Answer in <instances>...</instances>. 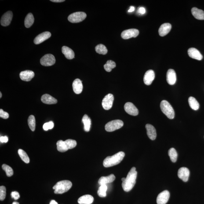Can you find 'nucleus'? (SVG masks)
Masks as SVG:
<instances>
[{
	"instance_id": "1",
	"label": "nucleus",
	"mask_w": 204,
	"mask_h": 204,
	"mask_svg": "<svg viewBox=\"0 0 204 204\" xmlns=\"http://www.w3.org/2000/svg\"><path fill=\"white\" fill-rule=\"evenodd\" d=\"M137 175V172L136 170V168H132L128 173L125 181H122V186L124 191L128 192L132 189L136 184Z\"/></svg>"
},
{
	"instance_id": "2",
	"label": "nucleus",
	"mask_w": 204,
	"mask_h": 204,
	"mask_svg": "<svg viewBox=\"0 0 204 204\" xmlns=\"http://www.w3.org/2000/svg\"><path fill=\"white\" fill-rule=\"evenodd\" d=\"M125 156V153L121 151L111 156L107 157L103 161V166L106 168L115 166L120 163Z\"/></svg>"
},
{
	"instance_id": "3",
	"label": "nucleus",
	"mask_w": 204,
	"mask_h": 204,
	"mask_svg": "<svg viewBox=\"0 0 204 204\" xmlns=\"http://www.w3.org/2000/svg\"><path fill=\"white\" fill-rule=\"evenodd\" d=\"M58 151L60 152H64L68 151L70 149H72L76 146V141L72 139H68L63 141L60 140L58 141L57 143Z\"/></svg>"
},
{
	"instance_id": "4",
	"label": "nucleus",
	"mask_w": 204,
	"mask_h": 204,
	"mask_svg": "<svg viewBox=\"0 0 204 204\" xmlns=\"http://www.w3.org/2000/svg\"><path fill=\"white\" fill-rule=\"evenodd\" d=\"M72 186V183L69 180H63L56 183L53 188L55 194H62L68 191Z\"/></svg>"
},
{
	"instance_id": "5",
	"label": "nucleus",
	"mask_w": 204,
	"mask_h": 204,
	"mask_svg": "<svg viewBox=\"0 0 204 204\" xmlns=\"http://www.w3.org/2000/svg\"><path fill=\"white\" fill-rule=\"evenodd\" d=\"M161 109L164 113L170 119H173L175 117L174 110L169 102L166 100L162 101L160 103Z\"/></svg>"
},
{
	"instance_id": "6",
	"label": "nucleus",
	"mask_w": 204,
	"mask_h": 204,
	"mask_svg": "<svg viewBox=\"0 0 204 204\" xmlns=\"http://www.w3.org/2000/svg\"><path fill=\"white\" fill-rule=\"evenodd\" d=\"M123 125V121L121 120H114L106 124L105 128L107 132H111L119 129Z\"/></svg>"
},
{
	"instance_id": "7",
	"label": "nucleus",
	"mask_w": 204,
	"mask_h": 204,
	"mask_svg": "<svg viewBox=\"0 0 204 204\" xmlns=\"http://www.w3.org/2000/svg\"><path fill=\"white\" fill-rule=\"evenodd\" d=\"M86 17L87 15L85 12H77L70 15L68 19L71 23H79L83 21Z\"/></svg>"
},
{
	"instance_id": "8",
	"label": "nucleus",
	"mask_w": 204,
	"mask_h": 204,
	"mask_svg": "<svg viewBox=\"0 0 204 204\" xmlns=\"http://www.w3.org/2000/svg\"><path fill=\"white\" fill-rule=\"evenodd\" d=\"M56 62L54 56L49 54L43 56L40 60L41 65L44 66H50L53 65Z\"/></svg>"
},
{
	"instance_id": "9",
	"label": "nucleus",
	"mask_w": 204,
	"mask_h": 204,
	"mask_svg": "<svg viewBox=\"0 0 204 204\" xmlns=\"http://www.w3.org/2000/svg\"><path fill=\"white\" fill-rule=\"evenodd\" d=\"M114 101V96L111 94H108L103 98L102 105L103 108L106 110L110 109L112 107Z\"/></svg>"
},
{
	"instance_id": "10",
	"label": "nucleus",
	"mask_w": 204,
	"mask_h": 204,
	"mask_svg": "<svg viewBox=\"0 0 204 204\" xmlns=\"http://www.w3.org/2000/svg\"><path fill=\"white\" fill-rule=\"evenodd\" d=\"M139 31L136 29H130L125 30L121 33V37L123 39H128L130 38H136L138 36Z\"/></svg>"
},
{
	"instance_id": "11",
	"label": "nucleus",
	"mask_w": 204,
	"mask_h": 204,
	"mask_svg": "<svg viewBox=\"0 0 204 204\" xmlns=\"http://www.w3.org/2000/svg\"><path fill=\"white\" fill-rule=\"evenodd\" d=\"M170 197V193L167 190L162 192L158 195L157 198V204H166Z\"/></svg>"
},
{
	"instance_id": "12",
	"label": "nucleus",
	"mask_w": 204,
	"mask_h": 204,
	"mask_svg": "<svg viewBox=\"0 0 204 204\" xmlns=\"http://www.w3.org/2000/svg\"><path fill=\"white\" fill-rule=\"evenodd\" d=\"M124 108L125 111L129 115L136 116L138 114V109L132 103L128 102L125 103L124 106Z\"/></svg>"
},
{
	"instance_id": "13",
	"label": "nucleus",
	"mask_w": 204,
	"mask_h": 204,
	"mask_svg": "<svg viewBox=\"0 0 204 204\" xmlns=\"http://www.w3.org/2000/svg\"><path fill=\"white\" fill-rule=\"evenodd\" d=\"M13 13L11 11H8L4 14L1 17V24L4 27L9 26L13 17Z\"/></svg>"
},
{
	"instance_id": "14",
	"label": "nucleus",
	"mask_w": 204,
	"mask_h": 204,
	"mask_svg": "<svg viewBox=\"0 0 204 204\" xmlns=\"http://www.w3.org/2000/svg\"><path fill=\"white\" fill-rule=\"evenodd\" d=\"M190 172L188 168L182 167L179 169L178 172V176L183 181L187 182L188 180Z\"/></svg>"
},
{
	"instance_id": "15",
	"label": "nucleus",
	"mask_w": 204,
	"mask_h": 204,
	"mask_svg": "<svg viewBox=\"0 0 204 204\" xmlns=\"http://www.w3.org/2000/svg\"><path fill=\"white\" fill-rule=\"evenodd\" d=\"M51 33L49 31H45L42 33L34 39V42L36 44H39L50 38Z\"/></svg>"
},
{
	"instance_id": "16",
	"label": "nucleus",
	"mask_w": 204,
	"mask_h": 204,
	"mask_svg": "<svg viewBox=\"0 0 204 204\" xmlns=\"http://www.w3.org/2000/svg\"><path fill=\"white\" fill-rule=\"evenodd\" d=\"M155 73L153 70H149L147 71L144 76V82L145 85H150L155 79Z\"/></svg>"
},
{
	"instance_id": "17",
	"label": "nucleus",
	"mask_w": 204,
	"mask_h": 204,
	"mask_svg": "<svg viewBox=\"0 0 204 204\" xmlns=\"http://www.w3.org/2000/svg\"><path fill=\"white\" fill-rule=\"evenodd\" d=\"M166 80L168 83L170 85H174L176 82V72L172 69L168 70L166 74Z\"/></svg>"
},
{
	"instance_id": "18",
	"label": "nucleus",
	"mask_w": 204,
	"mask_h": 204,
	"mask_svg": "<svg viewBox=\"0 0 204 204\" xmlns=\"http://www.w3.org/2000/svg\"><path fill=\"white\" fill-rule=\"evenodd\" d=\"M188 54L192 58L200 60L203 59V56L197 49L194 48H191L188 49Z\"/></svg>"
},
{
	"instance_id": "19",
	"label": "nucleus",
	"mask_w": 204,
	"mask_h": 204,
	"mask_svg": "<svg viewBox=\"0 0 204 204\" xmlns=\"http://www.w3.org/2000/svg\"><path fill=\"white\" fill-rule=\"evenodd\" d=\"M20 77L22 80L25 81H29L32 79L34 76V71L31 70H25L20 73Z\"/></svg>"
},
{
	"instance_id": "20",
	"label": "nucleus",
	"mask_w": 204,
	"mask_h": 204,
	"mask_svg": "<svg viewBox=\"0 0 204 204\" xmlns=\"http://www.w3.org/2000/svg\"><path fill=\"white\" fill-rule=\"evenodd\" d=\"M172 28L171 25L169 23H165L160 26L158 30L159 35L164 36L170 32Z\"/></svg>"
},
{
	"instance_id": "21",
	"label": "nucleus",
	"mask_w": 204,
	"mask_h": 204,
	"mask_svg": "<svg viewBox=\"0 0 204 204\" xmlns=\"http://www.w3.org/2000/svg\"><path fill=\"white\" fill-rule=\"evenodd\" d=\"M146 128L149 138L152 140H155L157 136L156 130L155 128L150 124H147L146 125Z\"/></svg>"
},
{
	"instance_id": "22",
	"label": "nucleus",
	"mask_w": 204,
	"mask_h": 204,
	"mask_svg": "<svg viewBox=\"0 0 204 204\" xmlns=\"http://www.w3.org/2000/svg\"><path fill=\"white\" fill-rule=\"evenodd\" d=\"M73 89L74 91L77 94H79L82 92L83 89V85L82 81L79 79H76L73 82L72 85Z\"/></svg>"
},
{
	"instance_id": "23",
	"label": "nucleus",
	"mask_w": 204,
	"mask_h": 204,
	"mask_svg": "<svg viewBox=\"0 0 204 204\" xmlns=\"http://www.w3.org/2000/svg\"><path fill=\"white\" fill-rule=\"evenodd\" d=\"M41 100L42 103L47 104H55L57 103V100L56 99L47 94L43 95Z\"/></svg>"
},
{
	"instance_id": "24",
	"label": "nucleus",
	"mask_w": 204,
	"mask_h": 204,
	"mask_svg": "<svg viewBox=\"0 0 204 204\" xmlns=\"http://www.w3.org/2000/svg\"><path fill=\"white\" fill-rule=\"evenodd\" d=\"M115 176L114 174H111L108 176H102L99 179L98 182L99 184L101 185L112 182L115 180Z\"/></svg>"
},
{
	"instance_id": "25",
	"label": "nucleus",
	"mask_w": 204,
	"mask_h": 204,
	"mask_svg": "<svg viewBox=\"0 0 204 204\" xmlns=\"http://www.w3.org/2000/svg\"><path fill=\"white\" fill-rule=\"evenodd\" d=\"M62 52L65 56L66 58L68 60H72L74 58V51L68 47L67 46L62 47Z\"/></svg>"
},
{
	"instance_id": "26",
	"label": "nucleus",
	"mask_w": 204,
	"mask_h": 204,
	"mask_svg": "<svg viewBox=\"0 0 204 204\" xmlns=\"http://www.w3.org/2000/svg\"><path fill=\"white\" fill-rule=\"evenodd\" d=\"M192 14L196 19L198 20H204V12L202 9L196 7L192 8L191 9Z\"/></svg>"
},
{
	"instance_id": "27",
	"label": "nucleus",
	"mask_w": 204,
	"mask_h": 204,
	"mask_svg": "<svg viewBox=\"0 0 204 204\" xmlns=\"http://www.w3.org/2000/svg\"><path fill=\"white\" fill-rule=\"evenodd\" d=\"M93 200L94 198L92 195H85L80 197L78 202L79 204H91L93 202Z\"/></svg>"
},
{
	"instance_id": "28",
	"label": "nucleus",
	"mask_w": 204,
	"mask_h": 204,
	"mask_svg": "<svg viewBox=\"0 0 204 204\" xmlns=\"http://www.w3.org/2000/svg\"><path fill=\"white\" fill-rule=\"evenodd\" d=\"M82 122L84 125V130L85 132H89L90 130L91 125V120L90 118L87 115L85 114L82 118Z\"/></svg>"
},
{
	"instance_id": "29",
	"label": "nucleus",
	"mask_w": 204,
	"mask_h": 204,
	"mask_svg": "<svg viewBox=\"0 0 204 204\" xmlns=\"http://www.w3.org/2000/svg\"><path fill=\"white\" fill-rule=\"evenodd\" d=\"M34 22V16L32 13H29L27 15L25 19V26L26 28H30L32 26Z\"/></svg>"
},
{
	"instance_id": "30",
	"label": "nucleus",
	"mask_w": 204,
	"mask_h": 204,
	"mask_svg": "<svg viewBox=\"0 0 204 204\" xmlns=\"http://www.w3.org/2000/svg\"><path fill=\"white\" fill-rule=\"evenodd\" d=\"M189 104L190 107L193 110L197 111L199 108L200 105L198 102L196 100L195 98L191 96L188 99Z\"/></svg>"
},
{
	"instance_id": "31",
	"label": "nucleus",
	"mask_w": 204,
	"mask_h": 204,
	"mask_svg": "<svg viewBox=\"0 0 204 204\" xmlns=\"http://www.w3.org/2000/svg\"><path fill=\"white\" fill-rule=\"evenodd\" d=\"M18 153L22 160L26 163H29L30 158L25 152L21 149H19L18 151Z\"/></svg>"
},
{
	"instance_id": "32",
	"label": "nucleus",
	"mask_w": 204,
	"mask_h": 204,
	"mask_svg": "<svg viewBox=\"0 0 204 204\" xmlns=\"http://www.w3.org/2000/svg\"><path fill=\"white\" fill-rule=\"evenodd\" d=\"M168 155L170 157L171 161L172 162H175L177 160L178 154L174 148H171L168 151Z\"/></svg>"
},
{
	"instance_id": "33",
	"label": "nucleus",
	"mask_w": 204,
	"mask_h": 204,
	"mask_svg": "<svg viewBox=\"0 0 204 204\" xmlns=\"http://www.w3.org/2000/svg\"><path fill=\"white\" fill-rule=\"evenodd\" d=\"M107 187L106 184L101 185L97 192L98 195L101 197H105L106 196Z\"/></svg>"
},
{
	"instance_id": "34",
	"label": "nucleus",
	"mask_w": 204,
	"mask_h": 204,
	"mask_svg": "<svg viewBox=\"0 0 204 204\" xmlns=\"http://www.w3.org/2000/svg\"><path fill=\"white\" fill-rule=\"evenodd\" d=\"M95 50L98 53L103 55L106 54L108 52L106 47L102 44L97 45L95 47Z\"/></svg>"
},
{
	"instance_id": "35",
	"label": "nucleus",
	"mask_w": 204,
	"mask_h": 204,
	"mask_svg": "<svg viewBox=\"0 0 204 204\" xmlns=\"http://www.w3.org/2000/svg\"><path fill=\"white\" fill-rule=\"evenodd\" d=\"M116 66L115 63L111 60H109L104 65V69L107 72H111L112 69L115 68Z\"/></svg>"
},
{
	"instance_id": "36",
	"label": "nucleus",
	"mask_w": 204,
	"mask_h": 204,
	"mask_svg": "<svg viewBox=\"0 0 204 204\" xmlns=\"http://www.w3.org/2000/svg\"><path fill=\"white\" fill-rule=\"evenodd\" d=\"M28 125L30 129L34 132L35 130L36 126V121L35 117L34 115H30L28 118Z\"/></svg>"
},
{
	"instance_id": "37",
	"label": "nucleus",
	"mask_w": 204,
	"mask_h": 204,
	"mask_svg": "<svg viewBox=\"0 0 204 204\" xmlns=\"http://www.w3.org/2000/svg\"><path fill=\"white\" fill-rule=\"evenodd\" d=\"M2 169L6 172L7 176L10 177L13 174V170L11 167L6 164H4L2 166Z\"/></svg>"
},
{
	"instance_id": "38",
	"label": "nucleus",
	"mask_w": 204,
	"mask_h": 204,
	"mask_svg": "<svg viewBox=\"0 0 204 204\" xmlns=\"http://www.w3.org/2000/svg\"><path fill=\"white\" fill-rule=\"evenodd\" d=\"M6 195V189L4 186L0 187V200L3 201Z\"/></svg>"
},
{
	"instance_id": "39",
	"label": "nucleus",
	"mask_w": 204,
	"mask_h": 204,
	"mask_svg": "<svg viewBox=\"0 0 204 204\" xmlns=\"http://www.w3.org/2000/svg\"><path fill=\"white\" fill-rule=\"evenodd\" d=\"M53 127L54 123L52 121H50L49 122L45 123L43 126L44 130L45 131L48 130L49 129H52Z\"/></svg>"
},
{
	"instance_id": "40",
	"label": "nucleus",
	"mask_w": 204,
	"mask_h": 204,
	"mask_svg": "<svg viewBox=\"0 0 204 204\" xmlns=\"http://www.w3.org/2000/svg\"><path fill=\"white\" fill-rule=\"evenodd\" d=\"M0 117L3 119H7L9 118V114L7 112L4 111L2 109H0Z\"/></svg>"
},
{
	"instance_id": "41",
	"label": "nucleus",
	"mask_w": 204,
	"mask_h": 204,
	"mask_svg": "<svg viewBox=\"0 0 204 204\" xmlns=\"http://www.w3.org/2000/svg\"><path fill=\"white\" fill-rule=\"evenodd\" d=\"M11 196H12V198H13L15 200H17L19 199L20 198V195L18 192L17 191H14L12 192L11 193Z\"/></svg>"
},
{
	"instance_id": "42",
	"label": "nucleus",
	"mask_w": 204,
	"mask_h": 204,
	"mask_svg": "<svg viewBox=\"0 0 204 204\" xmlns=\"http://www.w3.org/2000/svg\"><path fill=\"white\" fill-rule=\"evenodd\" d=\"M8 140H9V139H8V138L7 136H1V137H0V141H1V143H6L8 141Z\"/></svg>"
},
{
	"instance_id": "43",
	"label": "nucleus",
	"mask_w": 204,
	"mask_h": 204,
	"mask_svg": "<svg viewBox=\"0 0 204 204\" xmlns=\"http://www.w3.org/2000/svg\"><path fill=\"white\" fill-rule=\"evenodd\" d=\"M138 11V13L141 14H144L146 13V9L144 8L143 7L139 8Z\"/></svg>"
},
{
	"instance_id": "44",
	"label": "nucleus",
	"mask_w": 204,
	"mask_h": 204,
	"mask_svg": "<svg viewBox=\"0 0 204 204\" xmlns=\"http://www.w3.org/2000/svg\"><path fill=\"white\" fill-rule=\"evenodd\" d=\"M51 2L56 3L62 2H64V0H51Z\"/></svg>"
},
{
	"instance_id": "45",
	"label": "nucleus",
	"mask_w": 204,
	"mask_h": 204,
	"mask_svg": "<svg viewBox=\"0 0 204 204\" xmlns=\"http://www.w3.org/2000/svg\"><path fill=\"white\" fill-rule=\"evenodd\" d=\"M135 10L134 7L133 6H131L130 7V9L128 10V12H133Z\"/></svg>"
},
{
	"instance_id": "46",
	"label": "nucleus",
	"mask_w": 204,
	"mask_h": 204,
	"mask_svg": "<svg viewBox=\"0 0 204 204\" xmlns=\"http://www.w3.org/2000/svg\"><path fill=\"white\" fill-rule=\"evenodd\" d=\"M50 204H58L54 200H52V201H51L50 203Z\"/></svg>"
},
{
	"instance_id": "47",
	"label": "nucleus",
	"mask_w": 204,
	"mask_h": 204,
	"mask_svg": "<svg viewBox=\"0 0 204 204\" xmlns=\"http://www.w3.org/2000/svg\"><path fill=\"white\" fill-rule=\"evenodd\" d=\"M12 204H19V203L17 202H13Z\"/></svg>"
},
{
	"instance_id": "48",
	"label": "nucleus",
	"mask_w": 204,
	"mask_h": 204,
	"mask_svg": "<svg viewBox=\"0 0 204 204\" xmlns=\"http://www.w3.org/2000/svg\"><path fill=\"white\" fill-rule=\"evenodd\" d=\"M125 178H122V179H121V180H122V181H124L125 180Z\"/></svg>"
},
{
	"instance_id": "49",
	"label": "nucleus",
	"mask_w": 204,
	"mask_h": 204,
	"mask_svg": "<svg viewBox=\"0 0 204 204\" xmlns=\"http://www.w3.org/2000/svg\"><path fill=\"white\" fill-rule=\"evenodd\" d=\"M2 96V93L1 92H0V98H1Z\"/></svg>"
}]
</instances>
